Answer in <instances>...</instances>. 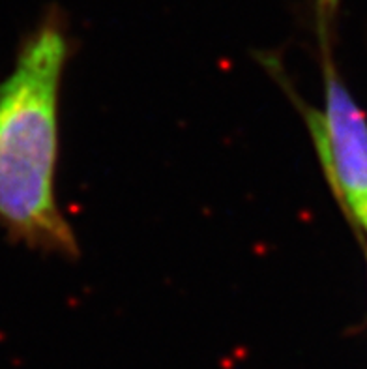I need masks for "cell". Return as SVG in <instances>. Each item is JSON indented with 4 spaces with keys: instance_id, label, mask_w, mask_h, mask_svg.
Segmentation results:
<instances>
[{
    "instance_id": "cell-1",
    "label": "cell",
    "mask_w": 367,
    "mask_h": 369,
    "mask_svg": "<svg viewBox=\"0 0 367 369\" xmlns=\"http://www.w3.org/2000/svg\"><path fill=\"white\" fill-rule=\"evenodd\" d=\"M71 40L51 4L0 81V229L15 244L75 259L79 244L57 202L58 111Z\"/></svg>"
},
{
    "instance_id": "cell-2",
    "label": "cell",
    "mask_w": 367,
    "mask_h": 369,
    "mask_svg": "<svg viewBox=\"0 0 367 369\" xmlns=\"http://www.w3.org/2000/svg\"><path fill=\"white\" fill-rule=\"evenodd\" d=\"M335 19H317L324 107H304V118L335 201L367 234V118L339 75L333 55Z\"/></svg>"
}]
</instances>
